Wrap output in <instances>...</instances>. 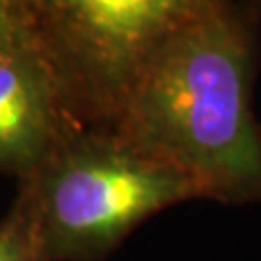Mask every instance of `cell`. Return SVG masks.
<instances>
[{"instance_id": "cell-3", "label": "cell", "mask_w": 261, "mask_h": 261, "mask_svg": "<svg viewBox=\"0 0 261 261\" xmlns=\"http://www.w3.org/2000/svg\"><path fill=\"white\" fill-rule=\"evenodd\" d=\"M82 128L109 130L159 48L224 0H6Z\"/></svg>"}, {"instance_id": "cell-6", "label": "cell", "mask_w": 261, "mask_h": 261, "mask_svg": "<svg viewBox=\"0 0 261 261\" xmlns=\"http://www.w3.org/2000/svg\"><path fill=\"white\" fill-rule=\"evenodd\" d=\"M19 45H28L18 21L14 18L6 0H0V55Z\"/></svg>"}, {"instance_id": "cell-4", "label": "cell", "mask_w": 261, "mask_h": 261, "mask_svg": "<svg viewBox=\"0 0 261 261\" xmlns=\"http://www.w3.org/2000/svg\"><path fill=\"white\" fill-rule=\"evenodd\" d=\"M77 130L48 66L29 45L0 55V168L28 178Z\"/></svg>"}, {"instance_id": "cell-7", "label": "cell", "mask_w": 261, "mask_h": 261, "mask_svg": "<svg viewBox=\"0 0 261 261\" xmlns=\"http://www.w3.org/2000/svg\"><path fill=\"white\" fill-rule=\"evenodd\" d=\"M236 2L261 21V0H236Z\"/></svg>"}, {"instance_id": "cell-5", "label": "cell", "mask_w": 261, "mask_h": 261, "mask_svg": "<svg viewBox=\"0 0 261 261\" xmlns=\"http://www.w3.org/2000/svg\"><path fill=\"white\" fill-rule=\"evenodd\" d=\"M0 261H43L35 217L21 192L0 223Z\"/></svg>"}, {"instance_id": "cell-1", "label": "cell", "mask_w": 261, "mask_h": 261, "mask_svg": "<svg viewBox=\"0 0 261 261\" xmlns=\"http://www.w3.org/2000/svg\"><path fill=\"white\" fill-rule=\"evenodd\" d=\"M259 23L224 0L178 31L136 77L109 130L182 172L199 197L261 201L252 107Z\"/></svg>"}, {"instance_id": "cell-2", "label": "cell", "mask_w": 261, "mask_h": 261, "mask_svg": "<svg viewBox=\"0 0 261 261\" xmlns=\"http://www.w3.org/2000/svg\"><path fill=\"white\" fill-rule=\"evenodd\" d=\"M43 261L97 259L147 217L199 197L170 165L112 130L70 134L28 178Z\"/></svg>"}]
</instances>
